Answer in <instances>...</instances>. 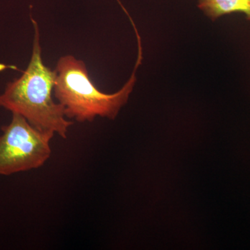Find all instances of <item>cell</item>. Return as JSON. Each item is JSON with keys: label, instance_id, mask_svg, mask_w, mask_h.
Here are the masks:
<instances>
[{"label": "cell", "instance_id": "cell-1", "mask_svg": "<svg viewBox=\"0 0 250 250\" xmlns=\"http://www.w3.org/2000/svg\"><path fill=\"white\" fill-rule=\"evenodd\" d=\"M31 21L35 35L30 62L22 76L8 83L0 95V106L21 115L37 129L53 131L65 139L73 123L67 120L63 106L52 98L57 72L42 62L39 25Z\"/></svg>", "mask_w": 250, "mask_h": 250}, {"label": "cell", "instance_id": "cell-2", "mask_svg": "<svg viewBox=\"0 0 250 250\" xmlns=\"http://www.w3.org/2000/svg\"><path fill=\"white\" fill-rule=\"evenodd\" d=\"M55 71L54 96L63 106L66 118L80 123L93 121L98 116L115 119L136 82L134 74L119 91L103 93L92 82L84 62L72 55L61 57Z\"/></svg>", "mask_w": 250, "mask_h": 250}, {"label": "cell", "instance_id": "cell-3", "mask_svg": "<svg viewBox=\"0 0 250 250\" xmlns=\"http://www.w3.org/2000/svg\"><path fill=\"white\" fill-rule=\"evenodd\" d=\"M1 131L0 175L39 168L50 158L53 131L37 129L18 113H13L11 123Z\"/></svg>", "mask_w": 250, "mask_h": 250}, {"label": "cell", "instance_id": "cell-4", "mask_svg": "<svg viewBox=\"0 0 250 250\" xmlns=\"http://www.w3.org/2000/svg\"><path fill=\"white\" fill-rule=\"evenodd\" d=\"M198 7L212 21L233 13L244 14L250 21V0H199Z\"/></svg>", "mask_w": 250, "mask_h": 250}]
</instances>
